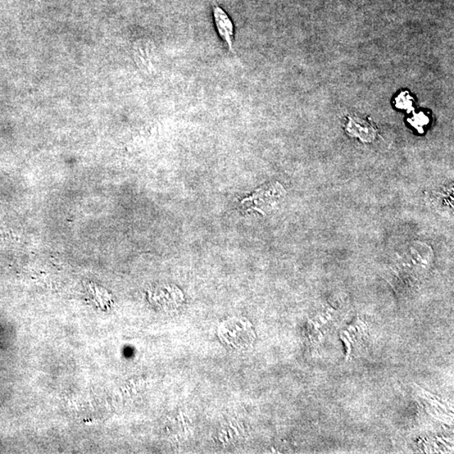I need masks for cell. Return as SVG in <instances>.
I'll return each instance as SVG.
<instances>
[{
    "label": "cell",
    "mask_w": 454,
    "mask_h": 454,
    "mask_svg": "<svg viewBox=\"0 0 454 454\" xmlns=\"http://www.w3.org/2000/svg\"><path fill=\"white\" fill-rule=\"evenodd\" d=\"M346 130L349 135L360 139L362 142L371 143L376 138L377 131L374 126L358 117L348 118Z\"/></svg>",
    "instance_id": "obj_2"
},
{
    "label": "cell",
    "mask_w": 454,
    "mask_h": 454,
    "mask_svg": "<svg viewBox=\"0 0 454 454\" xmlns=\"http://www.w3.org/2000/svg\"><path fill=\"white\" fill-rule=\"evenodd\" d=\"M412 106V99L407 92L402 93L397 99V106L399 109L411 108Z\"/></svg>",
    "instance_id": "obj_4"
},
{
    "label": "cell",
    "mask_w": 454,
    "mask_h": 454,
    "mask_svg": "<svg viewBox=\"0 0 454 454\" xmlns=\"http://www.w3.org/2000/svg\"><path fill=\"white\" fill-rule=\"evenodd\" d=\"M428 118L422 113L417 114V115L413 116L411 121L410 120V123H411L413 126H415L416 129L419 130H421L422 127L428 125Z\"/></svg>",
    "instance_id": "obj_5"
},
{
    "label": "cell",
    "mask_w": 454,
    "mask_h": 454,
    "mask_svg": "<svg viewBox=\"0 0 454 454\" xmlns=\"http://www.w3.org/2000/svg\"><path fill=\"white\" fill-rule=\"evenodd\" d=\"M247 323L248 322L229 321L228 324L222 328L226 331L225 333H221V335L227 336L225 338H229L226 340L228 344L234 343L233 344L234 348H247L249 343L253 340L251 337H249V325Z\"/></svg>",
    "instance_id": "obj_1"
},
{
    "label": "cell",
    "mask_w": 454,
    "mask_h": 454,
    "mask_svg": "<svg viewBox=\"0 0 454 454\" xmlns=\"http://www.w3.org/2000/svg\"><path fill=\"white\" fill-rule=\"evenodd\" d=\"M214 19L216 26L221 38L223 39L231 50H233L234 28L233 22L230 20L228 16L220 7H215Z\"/></svg>",
    "instance_id": "obj_3"
}]
</instances>
